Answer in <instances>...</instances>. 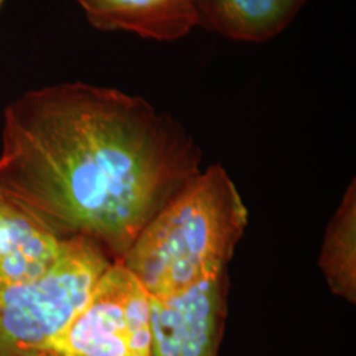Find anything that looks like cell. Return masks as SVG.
Segmentation results:
<instances>
[{
    "label": "cell",
    "mask_w": 356,
    "mask_h": 356,
    "mask_svg": "<svg viewBox=\"0 0 356 356\" xmlns=\"http://www.w3.org/2000/svg\"><path fill=\"white\" fill-rule=\"evenodd\" d=\"M202 152L141 97L82 82L33 90L4 113L0 194L60 239L114 261L201 172Z\"/></svg>",
    "instance_id": "obj_1"
},
{
    "label": "cell",
    "mask_w": 356,
    "mask_h": 356,
    "mask_svg": "<svg viewBox=\"0 0 356 356\" xmlns=\"http://www.w3.org/2000/svg\"><path fill=\"white\" fill-rule=\"evenodd\" d=\"M247 207L227 172L201 170L143 229L120 261L151 297L225 275L244 234Z\"/></svg>",
    "instance_id": "obj_2"
},
{
    "label": "cell",
    "mask_w": 356,
    "mask_h": 356,
    "mask_svg": "<svg viewBox=\"0 0 356 356\" xmlns=\"http://www.w3.org/2000/svg\"><path fill=\"white\" fill-rule=\"evenodd\" d=\"M114 260L83 238L65 239L42 275L0 296V356H51Z\"/></svg>",
    "instance_id": "obj_3"
},
{
    "label": "cell",
    "mask_w": 356,
    "mask_h": 356,
    "mask_svg": "<svg viewBox=\"0 0 356 356\" xmlns=\"http://www.w3.org/2000/svg\"><path fill=\"white\" fill-rule=\"evenodd\" d=\"M51 356H152L149 294L120 261L103 273Z\"/></svg>",
    "instance_id": "obj_4"
},
{
    "label": "cell",
    "mask_w": 356,
    "mask_h": 356,
    "mask_svg": "<svg viewBox=\"0 0 356 356\" xmlns=\"http://www.w3.org/2000/svg\"><path fill=\"white\" fill-rule=\"evenodd\" d=\"M152 356H216L226 316V275L164 298L149 296Z\"/></svg>",
    "instance_id": "obj_5"
},
{
    "label": "cell",
    "mask_w": 356,
    "mask_h": 356,
    "mask_svg": "<svg viewBox=\"0 0 356 356\" xmlns=\"http://www.w3.org/2000/svg\"><path fill=\"white\" fill-rule=\"evenodd\" d=\"M63 242L0 194V296L42 275L57 259Z\"/></svg>",
    "instance_id": "obj_6"
},
{
    "label": "cell",
    "mask_w": 356,
    "mask_h": 356,
    "mask_svg": "<svg viewBox=\"0 0 356 356\" xmlns=\"http://www.w3.org/2000/svg\"><path fill=\"white\" fill-rule=\"evenodd\" d=\"M101 31H124L176 41L197 26L195 0H76Z\"/></svg>",
    "instance_id": "obj_7"
},
{
    "label": "cell",
    "mask_w": 356,
    "mask_h": 356,
    "mask_svg": "<svg viewBox=\"0 0 356 356\" xmlns=\"http://www.w3.org/2000/svg\"><path fill=\"white\" fill-rule=\"evenodd\" d=\"M306 0H195L197 26L222 36L264 42L292 23Z\"/></svg>",
    "instance_id": "obj_8"
},
{
    "label": "cell",
    "mask_w": 356,
    "mask_h": 356,
    "mask_svg": "<svg viewBox=\"0 0 356 356\" xmlns=\"http://www.w3.org/2000/svg\"><path fill=\"white\" fill-rule=\"evenodd\" d=\"M355 182L331 220L319 264L332 292L348 301L355 300Z\"/></svg>",
    "instance_id": "obj_9"
},
{
    "label": "cell",
    "mask_w": 356,
    "mask_h": 356,
    "mask_svg": "<svg viewBox=\"0 0 356 356\" xmlns=\"http://www.w3.org/2000/svg\"><path fill=\"white\" fill-rule=\"evenodd\" d=\"M3 3H4V0H0V13H1V8H3Z\"/></svg>",
    "instance_id": "obj_10"
}]
</instances>
